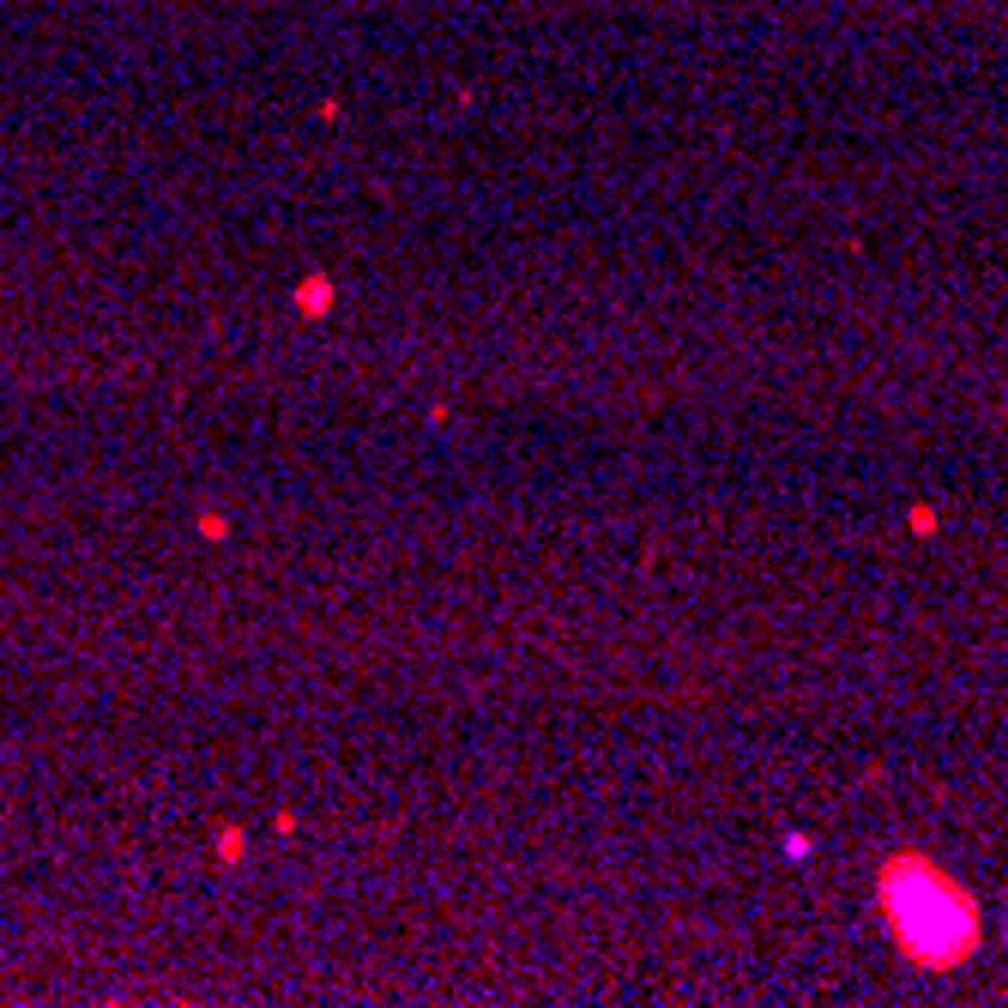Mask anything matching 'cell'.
I'll return each instance as SVG.
<instances>
[{
    "label": "cell",
    "mask_w": 1008,
    "mask_h": 1008,
    "mask_svg": "<svg viewBox=\"0 0 1008 1008\" xmlns=\"http://www.w3.org/2000/svg\"><path fill=\"white\" fill-rule=\"evenodd\" d=\"M876 900H882V918L894 930V942L906 948V960L942 972V966H960L972 948H978V906L960 882H948L924 852H900L882 864L876 876Z\"/></svg>",
    "instance_id": "1"
}]
</instances>
